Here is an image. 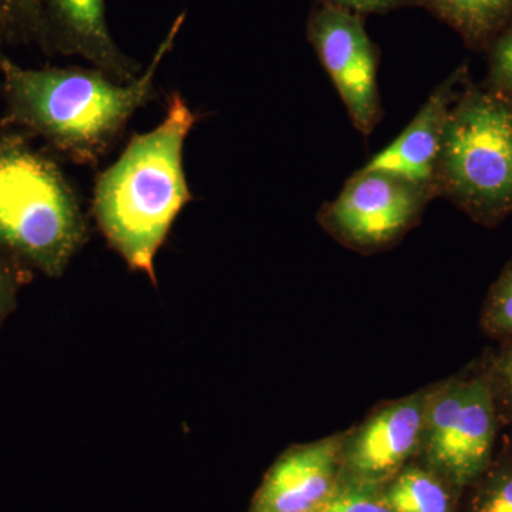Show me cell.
<instances>
[{"mask_svg":"<svg viewBox=\"0 0 512 512\" xmlns=\"http://www.w3.org/2000/svg\"><path fill=\"white\" fill-rule=\"evenodd\" d=\"M480 326L484 335L495 342L512 339V259L488 289Z\"/></svg>","mask_w":512,"mask_h":512,"instance_id":"16","label":"cell"},{"mask_svg":"<svg viewBox=\"0 0 512 512\" xmlns=\"http://www.w3.org/2000/svg\"><path fill=\"white\" fill-rule=\"evenodd\" d=\"M315 512H393L384 503L380 488L340 483Z\"/></svg>","mask_w":512,"mask_h":512,"instance_id":"18","label":"cell"},{"mask_svg":"<svg viewBox=\"0 0 512 512\" xmlns=\"http://www.w3.org/2000/svg\"><path fill=\"white\" fill-rule=\"evenodd\" d=\"M433 200L420 188L380 171H357L338 197L319 211V224L353 251H382L396 244L419 222Z\"/></svg>","mask_w":512,"mask_h":512,"instance_id":"6","label":"cell"},{"mask_svg":"<svg viewBox=\"0 0 512 512\" xmlns=\"http://www.w3.org/2000/svg\"><path fill=\"white\" fill-rule=\"evenodd\" d=\"M89 239L82 204L60 165L28 131L0 127V255L59 278Z\"/></svg>","mask_w":512,"mask_h":512,"instance_id":"3","label":"cell"},{"mask_svg":"<svg viewBox=\"0 0 512 512\" xmlns=\"http://www.w3.org/2000/svg\"><path fill=\"white\" fill-rule=\"evenodd\" d=\"M504 454H505V456L510 458V460L512 461V430H511L510 437H508L507 447H505Z\"/></svg>","mask_w":512,"mask_h":512,"instance_id":"22","label":"cell"},{"mask_svg":"<svg viewBox=\"0 0 512 512\" xmlns=\"http://www.w3.org/2000/svg\"><path fill=\"white\" fill-rule=\"evenodd\" d=\"M393 512H458L461 494L419 461L403 467L380 488Z\"/></svg>","mask_w":512,"mask_h":512,"instance_id":"12","label":"cell"},{"mask_svg":"<svg viewBox=\"0 0 512 512\" xmlns=\"http://www.w3.org/2000/svg\"><path fill=\"white\" fill-rule=\"evenodd\" d=\"M345 431L295 444L266 471L248 512H315L340 481Z\"/></svg>","mask_w":512,"mask_h":512,"instance_id":"9","label":"cell"},{"mask_svg":"<svg viewBox=\"0 0 512 512\" xmlns=\"http://www.w3.org/2000/svg\"><path fill=\"white\" fill-rule=\"evenodd\" d=\"M427 387L383 403L362 423L345 430L340 483L382 488L416 460L423 436Z\"/></svg>","mask_w":512,"mask_h":512,"instance_id":"8","label":"cell"},{"mask_svg":"<svg viewBox=\"0 0 512 512\" xmlns=\"http://www.w3.org/2000/svg\"><path fill=\"white\" fill-rule=\"evenodd\" d=\"M197 120L184 97L174 93L164 120L131 138L94 184L92 211L101 234L133 271L153 284L157 252L192 200L184 146Z\"/></svg>","mask_w":512,"mask_h":512,"instance_id":"2","label":"cell"},{"mask_svg":"<svg viewBox=\"0 0 512 512\" xmlns=\"http://www.w3.org/2000/svg\"><path fill=\"white\" fill-rule=\"evenodd\" d=\"M467 512H512V461L493 460L480 480L471 487Z\"/></svg>","mask_w":512,"mask_h":512,"instance_id":"15","label":"cell"},{"mask_svg":"<svg viewBox=\"0 0 512 512\" xmlns=\"http://www.w3.org/2000/svg\"><path fill=\"white\" fill-rule=\"evenodd\" d=\"M471 47H488L512 22V0H420Z\"/></svg>","mask_w":512,"mask_h":512,"instance_id":"13","label":"cell"},{"mask_svg":"<svg viewBox=\"0 0 512 512\" xmlns=\"http://www.w3.org/2000/svg\"><path fill=\"white\" fill-rule=\"evenodd\" d=\"M320 2L335 6V8L349 10L356 15H363V13L390 12V10L420 2V0H320Z\"/></svg>","mask_w":512,"mask_h":512,"instance_id":"21","label":"cell"},{"mask_svg":"<svg viewBox=\"0 0 512 512\" xmlns=\"http://www.w3.org/2000/svg\"><path fill=\"white\" fill-rule=\"evenodd\" d=\"M501 426L512 430V339L498 343L481 360Z\"/></svg>","mask_w":512,"mask_h":512,"instance_id":"17","label":"cell"},{"mask_svg":"<svg viewBox=\"0 0 512 512\" xmlns=\"http://www.w3.org/2000/svg\"><path fill=\"white\" fill-rule=\"evenodd\" d=\"M0 29L6 43L35 45L50 53L42 0H0Z\"/></svg>","mask_w":512,"mask_h":512,"instance_id":"14","label":"cell"},{"mask_svg":"<svg viewBox=\"0 0 512 512\" xmlns=\"http://www.w3.org/2000/svg\"><path fill=\"white\" fill-rule=\"evenodd\" d=\"M32 271L0 255V325L16 308L20 288L28 284Z\"/></svg>","mask_w":512,"mask_h":512,"instance_id":"20","label":"cell"},{"mask_svg":"<svg viewBox=\"0 0 512 512\" xmlns=\"http://www.w3.org/2000/svg\"><path fill=\"white\" fill-rule=\"evenodd\" d=\"M500 427L487 376L478 365L427 386L416 460L463 495L493 463Z\"/></svg>","mask_w":512,"mask_h":512,"instance_id":"5","label":"cell"},{"mask_svg":"<svg viewBox=\"0 0 512 512\" xmlns=\"http://www.w3.org/2000/svg\"><path fill=\"white\" fill-rule=\"evenodd\" d=\"M488 47V87L512 101V22Z\"/></svg>","mask_w":512,"mask_h":512,"instance_id":"19","label":"cell"},{"mask_svg":"<svg viewBox=\"0 0 512 512\" xmlns=\"http://www.w3.org/2000/svg\"><path fill=\"white\" fill-rule=\"evenodd\" d=\"M437 197L484 227L512 215V101L464 84L448 116Z\"/></svg>","mask_w":512,"mask_h":512,"instance_id":"4","label":"cell"},{"mask_svg":"<svg viewBox=\"0 0 512 512\" xmlns=\"http://www.w3.org/2000/svg\"><path fill=\"white\" fill-rule=\"evenodd\" d=\"M50 53L79 56L121 83L143 73L111 35L106 0H42Z\"/></svg>","mask_w":512,"mask_h":512,"instance_id":"11","label":"cell"},{"mask_svg":"<svg viewBox=\"0 0 512 512\" xmlns=\"http://www.w3.org/2000/svg\"><path fill=\"white\" fill-rule=\"evenodd\" d=\"M467 74V67L461 66L440 83L409 126L363 168L393 175L436 198L437 170L448 116L467 83Z\"/></svg>","mask_w":512,"mask_h":512,"instance_id":"10","label":"cell"},{"mask_svg":"<svg viewBox=\"0 0 512 512\" xmlns=\"http://www.w3.org/2000/svg\"><path fill=\"white\" fill-rule=\"evenodd\" d=\"M308 39L353 126L369 137L382 120L383 109L377 84L379 53L362 19L322 3L309 18Z\"/></svg>","mask_w":512,"mask_h":512,"instance_id":"7","label":"cell"},{"mask_svg":"<svg viewBox=\"0 0 512 512\" xmlns=\"http://www.w3.org/2000/svg\"><path fill=\"white\" fill-rule=\"evenodd\" d=\"M184 20L181 13L150 64L127 83L96 67L26 69L2 56L3 123L42 138L74 163H97L119 140L131 117L156 99L158 70L173 50Z\"/></svg>","mask_w":512,"mask_h":512,"instance_id":"1","label":"cell"},{"mask_svg":"<svg viewBox=\"0 0 512 512\" xmlns=\"http://www.w3.org/2000/svg\"><path fill=\"white\" fill-rule=\"evenodd\" d=\"M6 43V40H5V36H3V32H2V29H0V59H2V47L3 45H5ZM2 124H3V121L0 120V127H2Z\"/></svg>","mask_w":512,"mask_h":512,"instance_id":"23","label":"cell"}]
</instances>
